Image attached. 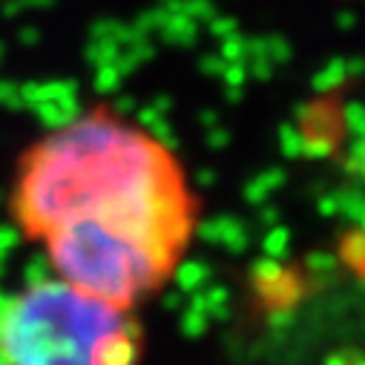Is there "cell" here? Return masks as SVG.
I'll return each mask as SVG.
<instances>
[{"label":"cell","instance_id":"12","mask_svg":"<svg viewBox=\"0 0 365 365\" xmlns=\"http://www.w3.org/2000/svg\"><path fill=\"white\" fill-rule=\"evenodd\" d=\"M207 32H210L216 41H225V38H230V35H236V32H239V24H236V18L216 15V18L207 24Z\"/></svg>","mask_w":365,"mask_h":365},{"label":"cell","instance_id":"1","mask_svg":"<svg viewBox=\"0 0 365 365\" xmlns=\"http://www.w3.org/2000/svg\"><path fill=\"white\" fill-rule=\"evenodd\" d=\"M6 213L29 245L110 236L173 270L196 227L170 150L115 107L72 110L26 144L9 178Z\"/></svg>","mask_w":365,"mask_h":365},{"label":"cell","instance_id":"20","mask_svg":"<svg viewBox=\"0 0 365 365\" xmlns=\"http://www.w3.org/2000/svg\"><path fill=\"white\" fill-rule=\"evenodd\" d=\"M0 365H4V362H0Z\"/></svg>","mask_w":365,"mask_h":365},{"label":"cell","instance_id":"11","mask_svg":"<svg viewBox=\"0 0 365 365\" xmlns=\"http://www.w3.org/2000/svg\"><path fill=\"white\" fill-rule=\"evenodd\" d=\"M342 127L354 138H365V104H348L342 110Z\"/></svg>","mask_w":365,"mask_h":365},{"label":"cell","instance_id":"19","mask_svg":"<svg viewBox=\"0 0 365 365\" xmlns=\"http://www.w3.org/2000/svg\"><path fill=\"white\" fill-rule=\"evenodd\" d=\"M213 181H216V173H213V170H202V173H199V185L210 187V185H213Z\"/></svg>","mask_w":365,"mask_h":365},{"label":"cell","instance_id":"14","mask_svg":"<svg viewBox=\"0 0 365 365\" xmlns=\"http://www.w3.org/2000/svg\"><path fill=\"white\" fill-rule=\"evenodd\" d=\"M225 66H227V63L219 58V52H213V55H202V61H199V69H202L205 75H210V78H222Z\"/></svg>","mask_w":365,"mask_h":365},{"label":"cell","instance_id":"17","mask_svg":"<svg viewBox=\"0 0 365 365\" xmlns=\"http://www.w3.org/2000/svg\"><path fill=\"white\" fill-rule=\"evenodd\" d=\"M199 124H202L205 130H213V127H219V115H216L213 110H205V113L199 115Z\"/></svg>","mask_w":365,"mask_h":365},{"label":"cell","instance_id":"10","mask_svg":"<svg viewBox=\"0 0 365 365\" xmlns=\"http://www.w3.org/2000/svg\"><path fill=\"white\" fill-rule=\"evenodd\" d=\"M178 9H181V15H187L193 24H210L219 15L213 0H185Z\"/></svg>","mask_w":365,"mask_h":365},{"label":"cell","instance_id":"9","mask_svg":"<svg viewBox=\"0 0 365 365\" xmlns=\"http://www.w3.org/2000/svg\"><path fill=\"white\" fill-rule=\"evenodd\" d=\"M277 141H279V153L285 158H302V133L291 124H282L277 130Z\"/></svg>","mask_w":365,"mask_h":365},{"label":"cell","instance_id":"4","mask_svg":"<svg viewBox=\"0 0 365 365\" xmlns=\"http://www.w3.org/2000/svg\"><path fill=\"white\" fill-rule=\"evenodd\" d=\"M285 178H288V175H285L282 167H270V170H262L259 175H253L247 185H245V199H247V205H256V207L267 205L270 196L285 185Z\"/></svg>","mask_w":365,"mask_h":365},{"label":"cell","instance_id":"13","mask_svg":"<svg viewBox=\"0 0 365 365\" xmlns=\"http://www.w3.org/2000/svg\"><path fill=\"white\" fill-rule=\"evenodd\" d=\"M285 245H288V230L279 227V225H277V227H270V233L264 236V250L277 256V253L285 250Z\"/></svg>","mask_w":365,"mask_h":365},{"label":"cell","instance_id":"6","mask_svg":"<svg viewBox=\"0 0 365 365\" xmlns=\"http://www.w3.org/2000/svg\"><path fill=\"white\" fill-rule=\"evenodd\" d=\"M334 196H336V213L362 225V219H365V193L356 190V187H345V190H336Z\"/></svg>","mask_w":365,"mask_h":365},{"label":"cell","instance_id":"18","mask_svg":"<svg viewBox=\"0 0 365 365\" xmlns=\"http://www.w3.org/2000/svg\"><path fill=\"white\" fill-rule=\"evenodd\" d=\"M354 21H356L354 12H339V15H336V26H339V29H351Z\"/></svg>","mask_w":365,"mask_h":365},{"label":"cell","instance_id":"7","mask_svg":"<svg viewBox=\"0 0 365 365\" xmlns=\"http://www.w3.org/2000/svg\"><path fill=\"white\" fill-rule=\"evenodd\" d=\"M219 58L225 63H245V58H247V38L242 32H236V35L219 41Z\"/></svg>","mask_w":365,"mask_h":365},{"label":"cell","instance_id":"5","mask_svg":"<svg viewBox=\"0 0 365 365\" xmlns=\"http://www.w3.org/2000/svg\"><path fill=\"white\" fill-rule=\"evenodd\" d=\"M348 81V72H345V58H334V61H328L314 78H311V83H314V89L319 96H328V93H334V89H339L342 83Z\"/></svg>","mask_w":365,"mask_h":365},{"label":"cell","instance_id":"3","mask_svg":"<svg viewBox=\"0 0 365 365\" xmlns=\"http://www.w3.org/2000/svg\"><path fill=\"white\" fill-rule=\"evenodd\" d=\"M199 236H205L207 242H219L227 245L230 250H242L247 245V227L233 219V216H222V219H210L199 225Z\"/></svg>","mask_w":365,"mask_h":365},{"label":"cell","instance_id":"16","mask_svg":"<svg viewBox=\"0 0 365 365\" xmlns=\"http://www.w3.org/2000/svg\"><path fill=\"white\" fill-rule=\"evenodd\" d=\"M345 72H348V78L365 75V58H348L345 61Z\"/></svg>","mask_w":365,"mask_h":365},{"label":"cell","instance_id":"2","mask_svg":"<svg viewBox=\"0 0 365 365\" xmlns=\"http://www.w3.org/2000/svg\"><path fill=\"white\" fill-rule=\"evenodd\" d=\"M144 331L133 311L89 297L58 277L0 297L4 365H138Z\"/></svg>","mask_w":365,"mask_h":365},{"label":"cell","instance_id":"8","mask_svg":"<svg viewBox=\"0 0 365 365\" xmlns=\"http://www.w3.org/2000/svg\"><path fill=\"white\" fill-rule=\"evenodd\" d=\"M170 41L173 43H181V46H190L196 43V35H199V24H193L187 15H178L170 21Z\"/></svg>","mask_w":365,"mask_h":365},{"label":"cell","instance_id":"15","mask_svg":"<svg viewBox=\"0 0 365 365\" xmlns=\"http://www.w3.org/2000/svg\"><path fill=\"white\" fill-rule=\"evenodd\" d=\"M205 141H207V147L210 150H225L227 144H230V133L219 124V127H213V130H207V135H205Z\"/></svg>","mask_w":365,"mask_h":365}]
</instances>
